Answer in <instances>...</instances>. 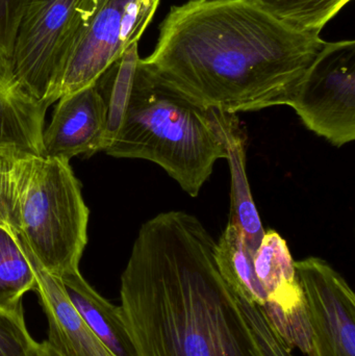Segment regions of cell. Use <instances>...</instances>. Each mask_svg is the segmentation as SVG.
<instances>
[{
  "label": "cell",
  "mask_w": 355,
  "mask_h": 356,
  "mask_svg": "<svg viewBox=\"0 0 355 356\" xmlns=\"http://www.w3.org/2000/svg\"><path fill=\"white\" fill-rule=\"evenodd\" d=\"M216 241L181 211L140 228L121 275V309L137 356H295L265 312L226 284Z\"/></svg>",
  "instance_id": "1"
},
{
  "label": "cell",
  "mask_w": 355,
  "mask_h": 356,
  "mask_svg": "<svg viewBox=\"0 0 355 356\" xmlns=\"http://www.w3.org/2000/svg\"><path fill=\"white\" fill-rule=\"evenodd\" d=\"M327 44L254 0H188L170 8L142 60L192 104L238 114L289 106Z\"/></svg>",
  "instance_id": "2"
},
{
  "label": "cell",
  "mask_w": 355,
  "mask_h": 356,
  "mask_svg": "<svg viewBox=\"0 0 355 356\" xmlns=\"http://www.w3.org/2000/svg\"><path fill=\"white\" fill-rule=\"evenodd\" d=\"M104 154L158 165L189 196L197 197L227 154L210 111L163 83L140 58L118 129Z\"/></svg>",
  "instance_id": "3"
},
{
  "label": "cell",
  "mask_w": 355,
  "mask_h": 356,
  "mask_svg": "<svg viewBox=\"0 0 355 356\" xmlns=\"http://www.w3.org/2000/svg\"><path fill=\"white\" fill-rule=\"evenodd\" d=\"M90 211L68 161L35 156L20 200V232L40 265L56 277L79 270Z\"/></svg>",
  "instance_id": "4"
},
{
  "label": "cell",
  "mask_w": 355,
  "mask_h": 356,
  "mask_svg": "<svg viewBox=\"0 0 355 356\" xmlns=\"http://www.w3.org/2000/svg\"><path fill=\"white\" fill-rule=\"evenodd\" d=\"M95 0H29L12 54L0 69L15 89L49 108L91 22Z\"/></svg>",
  "instance_id": "5"
},
{
  "label": "cell",
  "mask_w": 355,
  "mask_h": 356,
  "mask_svg": "<svg viewBox=\"0 0 355 356\" xmlns=\"http://www.w3.org/2000/svg\"><path fill=\"white\" fill-rule=\"evenodd\" d=\"M289 106L306 129L336 147L355 140V41L327 42Z\"/></svg>",
  "instance_id": "6"
},
{
  "label": "cell",
  "mask_w": 355,
  "mask_h": 356,
  "mask_svg": "<svg viewBox=\"0 0 355 356\" xmlns=\"http://www.w3.org/2000/svg\"><path fill=\"white\" fill-rule=\"evenodd\" d=\"M160 0H95L91 22L65 73L60 98L95 85L133 44L139 43Z\"/></svg>",
  "instance_id": "7"
},
{
  "label": "cell",
  "mask_w": 355,
  "mask_h": 356,
  "mask_svg": "<svg viewBox=\"0 0 355 356\" xmlns=\"http://www.w3.org/2000/svg\"><path fill=\"white\" fill-rule=\"evenodd\" d=\"M310 324L306 356H355V296L345 278L327 261H295Z\"/></svg>",
  "instance_id": "8"
},
{
  "label": "cell",
  "mask_w": 355,
  "mask_h": 356,
  "mask_svg": "<svg viewBox=\"0 0 355 356\" xmlns=\"http://www.w3.org/2000/svg\"><path fill=\"white\" fill-rule=\"evenodd\" d=\"M108 108L97 86L58 100L51 123L42 137L43 156L68 161L90 158L108 144Z\"/></svg>",
  "instance_id": "9"
},
{
  "label": "cell",
  "mask_w": 355,
  "mask_h": 356,
  "mask_svg": "<svg viewBox=\"0 0 355 356\" xmlns=\"http://www.w3.org/2000/svg\"><path fill=\"white\" fill-rule=\"evenodd\" d=\"M18 240L37 278L35 292L48 323L46 343L60 356H115L79 317L60 278L46 271L19 236Z\"/></svg>",
  "instance_id": "10"
},
{
  "label": "cell",
  "mask_w": 355,
  "mask_h": 356,
  "mask_svg": "<svg viewBox=\"0 0 355 356\" xmlns=\"http://www.w3.org/2000/svg\"><path fill=\"white\" fill-rule=\"evenodd\" d=\"M219 131L224 140L229 169L231 175V215L233 222L243 232L250 252L254 254L265 229L252 198L249 182L246 175V137L237 114L210 111Z\"/></svg>",
  "instance_id": "11"
},
{
  "label": "cell",
  "mask_w": 355,
  "mask_h": 356,
  "mask_svg": "<svg viewBox=\"0 0 355 356\" xmlns=\"http://www.w3.org/2000/svg\"><path fill=\"white\" fill-rule=\"evenodd\" d=\"M72 307L96 338L115 356H137L121 307L98 294L79 270L60 277Z\"/></svg>",
  "instance_id": "12"
},
{
  "label": "cell",
  "mask_w": 355,
  "mask_h": 356,
  "mask_svg": "<svg viewBox=\"0 0 355 356\" xmlns=\"http://www.w3.org/2000/svg\"><path fill=\"white\" fill-rule=\"evenodd\" d=\"M47 108L15 89L0 72V152L43 156Z\"/></svg>",
  "instance_id": "13"
},
{
  "label": "cell",
  "mask_w": 355,
  "mask_h": 356,
  "mask_svg": "<svg viewBox=\"0 0 355 356\" xmlns=\"http://www.w3.org/2000/svg\"><path fill=\"white\" fill-rule=\"evenodd\" d=\"M217 267L223 280L239 295L263 309L264 295L254 270V254L250 252L243 232L229 221L215 248Z\"/></svg>",
  "instance_id": "14"
},
{
  "label": "cell",
  "mask_w": 355,
  "mask_h": 356,
  "mask_svg": "<svg viewBox=\"0 0 355 356\" xmlns=\"http://www.w3.org/2000/svg\"><path fill=\"white\" fill-rule=\"evenodd\" d=\"M35 288V272L18 236L0 226V309L23 311V296Z\"/></svg>",
  "instance_id": "15"
},
{
  "label": "cell",
  "mask_w": 355,
  "mask_h": 356,
  "mask_svg": "<svg viewBox=\"0 0 355 356\" xmlns=\"http://www.w3.org/2000/svg\"><path fill=\"white\" fill-rule=\"evenodd\" d=\"M35 156L0 152V226L18 236L20 200Z\"/></svg>",
  "instance_id": "16"
},
{
  "label": "cell",
  "mask_w": 355,
  "mask_h": 356,
  "mask_svg": "<svg viewBox=\"0 0 355 356\" xmlns=\"http://www.w3.org/2000/svg\"><path fill=\"white\" fill-rule=\"evenodd\" d=\"M258 6L291 26L320 33L352 0H254Z\"/></svg>",
  "instance_id": "17"
},
{
  "label": "cell",
  "mask_w": 355,
  "mask_h": 356,
  "mask_svg": "<svg viewBox=\"0 0 355 356\" xmlns=\"http://www.w3.org/2000/svg\"><path fill=\"white\" fill-rule=\"evenodd\" d=\"M45 346L27 330L23 311L0 309V356H44Z\"/></svg>",
  "instance_id": "18"
},
{
  "label": "cell",
  "mask_w": 355,
  "mask_h": 356,
  "mask_svg": "<svg viewBox=\"0 0 355 356\" xmlns=\"http://www.w3.org/2000/svg\"><path fill=\"white\" fill-rule=\"evenodd\" d=\"M29 0H0V69L12 54L21 17Z\"/></svg>",
  "instance_id": "19"
},
{
  "label": "cell",
  "mask_w": 355,
  "mask_h": 356,
  "mask_svg": "<svg viewBox=\"0 0 355 356\" xmlns=\"http://www.w3.org/2000/svg\"><path fill=\"white\" fill-rule=\"evenodd\" d=\"M44 346H45V353H44V356H60L47 344V343L44 342Z\"/></svg>",
  "instance_id": "20"
}]
</instances>
